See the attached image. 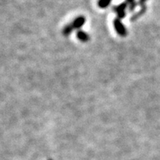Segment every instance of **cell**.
I'll use <instances>...</instances> for the list:
<instances>
[{"mask_svg":"<svg viewBox=\"0 0 160 160\" xmlns=\"http://www.w3.org/2000/svg\"><path fill=\"white\" fill-rule=\"evenodd\" d=\"M113 27H114L115 31L117 33L119 34L120 37H125L128 35V31L127 28L125 25H123V23L122 22L121 19L116 18L113 22Z\"/></svg>","mask_w":160,"mask_h":160,"instance_id":"cell-1","label":"cell"},{"mask_svg":"<svg viewBox=\"0 0 160 160\" xmlns=\"http://www.w3.org/2000/svg\"><path fill=\"white\" fill-rule=\"evenodd\" d=\"M128 5L126 2H124L120 3L119 5H116L114 8H113V11L115 12L116 14L117 15L118 19H122L126 17V9L128 8Z\"/></svg>","mask_w":160,"mask_h":160,"instance_id":"cell-2","label":"cell"},{"mask_svg":"<svg viewBox=\"0 0 160 160\" xmlns=\"http://www.w3.org/2000/svg\"><path fill=\"white\" fill-rule=\"evenodd\" d=\"M86 22V19L85 17L83 16H79L76 18V19L73 20V22H72V25H73L74 29H77L78 31L81 29L82 27H83L85 25Z\"/></svg>","mask_w":160,"mask_h":160,"instance_id":"cell-3","label":"cell"},{"mask_svg":"<svg viewBox=\"0 0 160 160\" xmlns=\"http://www.w3.org/2000/svg\"><path fill=\"white\" fill-rule=\"evenodd\" d=\"M146 11H147V7H146L145 5L141 6V9H140L139 11L136 12L135 13H133V14L131 16V19H130V20H131V22L136 21V20L139 19V17H141L142 16L145 14Z\"/></svg>","mask_w":160,"mask_h":160,"instance_id":"cell-4","label":"cell"},{"mask_svg":"<svg viewBox=\"0 0 160 160\" xmlns=\"http://www.w3.org/2000/svg\"><path fill=\"white\" fill-rule=\"evenodd\" d=\"M77 39L81 41L82 42H88L90 40V37L86 32L82 30H79L77 33Z\"/></svg>","mask_w":160,"mask_h":160,"instance_id":"cell-5","label":"cell"},{"mask_svg":"<svg viewBox=\"0 0 160 160\" xmlns=\"http://www.w3.org/2000/svg\"><path fill=\"white\" fill-rule=\"evenodd\" d=\"M74 30V28H73L72 23H70L68 25H67L66 26L64 27V28L62 30V33L65 37H68L72 33V32Z\"/></svg>","mask_w":160,"mask_h":160,"instance_id":"cell-6","label":"cell"},{"mask_svg":"<svg viewBox=\"0 0 160 160\" xmlns=\"http://www.w3.org/2000/svg\"><path fill=\"white\" fill-rule=\"evenodd\" d=\"M112 0H99L98 1V6L102 9L107 8L111 3Z\"/></svg>","mask_w":160,"mask_h":160,"instance_id":"cell-7","label":"cell"},{"mask_svg":"<svg viewBox=\"0 0 160 160\" xmlns=\"http://www.w3.org/2000/svg\"><path fill=\"white\" fill-rule=\"evenodd\" d=\"M128 5V8L130 11H133L138 5V3L136 2V0H126Z\"/></svg>","mask_w":160,"mask_h":160,"instance_id":"cell-8","label":"cell"},{"mask_svg":"<svg viewBox=\"0 0 160 160\" xmlns=\"http://www.w3.org/2000/svg\"><path fill=\"white\" fill-rule=\"evenodd\" d=\"M148 0H139V4L141 6H143V5H145V3Z\"/></svg>","mask_w":160,"mask_h":160,"instance_id":"cell-9","label":"cell"}]
</instances>
